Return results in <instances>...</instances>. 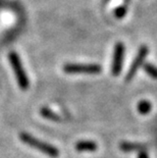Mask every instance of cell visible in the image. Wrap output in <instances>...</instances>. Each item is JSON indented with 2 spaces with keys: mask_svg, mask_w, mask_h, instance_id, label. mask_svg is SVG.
Listing matches in <instances>:
<instances>
[{
  "mask_svg": "<svg viewBox=\"0 0 157 158\" xmlns=\"http://www.w3.org/2000/svg\"><path fill=\"white\" fill-rule=\"evenodd\" d=\"M75 149L78 152H95L98 149V145L94 141L91 140H82L76 143Z\"/></svg>",
  "mask_w": 157,
  "mask_h": 158,
  "instance_id": "8992f818",
  "label": "cell"
},
{
  "mask_svg": "<svg viewBox=\"0 0 157 158\" xmlns=\"http://www.w3.org/2000/svg\"><path fill=\"white\" fill-rule=\"evenodd\" d=\"M143 69H144V72L147 75L151 77L152 79L157 80V66L152 64V63L145 62L144 64H143Z\"/></svg>",
  "mask_w": 157,
  "mask_h": 158,
  "instance_id": "30bf717a",
  "label": "cell"
},
{
  "mask_svg": "<svg viewBox=\"0 0 157 158\" xmlns=\"http://www.w3.org/2000/svg\"><path fill=\"white\" fill-rule=\"evenodd\" d=\"M138 158H149V157H148V154L146 153V151L143 150V151H140L139 152Z\"/></svg>",
  "mask_w": 157,
  "mask_h": 158,
  "instance_id": "7c38bea8",
  "label": "cell"
},
{
  "mask_svg": "<svg viewBox=\"0 0 157 158\" xmlns=\"http://www.w3.org/2000/svg\"><path fill=\"white\" fill-rule=\"evenodd\" d=\"M40 114H41V116H43L44 118L51 120V122L58 123L61 120L60 116H59L55 111H53L52 109L48 108V107H42V108L40 109Z\"/></svg>",
  "mask_w": 157,
  "mask_h": 158,
  "instance_id": "ba28073f",
  "label": "cell"
},
{
  "mask_svg": "<svg viewBox=\"0 0 157 158\" xmlns=\"http://www.w3.org/2000/svg\"><path fill=\"white\" fill-rule=\"evenodd\" d=\"M147 148L146 145L142 143H130L122 142L119 144V149L123 152H133V151H143Z\"/></svg>",
  "mask_w": 157,
  "mask_h": 158,
  "instance_id": "52a82bcc",
  "label": "cell"
},
{
  "mask_svg": "<svg viewBox=\"0 0 157 158\" xmlns=\"http://www.w3.org/2000/svg\"><path fill=\"white\" fill-rule=\"evenodd\" d=\"M126 47L122 42H118L114 46L112 56V63H111V73L112 76L118 77L121 75L122 69L123 57H125Z\"/></svg>",
  "mask_w": 157,
  "mask_h": 158,
  "instance_id": "5b68a950",
  "label": "cell"
},
{
  "mask_svg": "<svg viewBox=\"0 0 157 158\" xmlns=\"http://www.w3.org/2000/svg\"><path fill=\"white\" fill-rule=\"evenodd\" d=\"M149 53V48L147 45H142L141 47L139 48L138 52H137V55L136 57L134 58L133 62L130 69L128 70L126 75V82L129 83L134 79V77L136 76V73H138V70L140 69V68L145 63V59L147 55Z\"/></svg>",
  "mask_w": 157,
  "mask_h": 158,
  "instance_id": "277c9868",
  "label": "cell"
},
{
  "mask_svg": "<svg viewBox=\"0 0 157 158\" xmlns=\"http://www.w3.org/2000/svg\"><path fill=\"white\" fill-rule=\"evenodd\" d=\"M152 109V104L148 100H141L139 101L138 105H137V110L142 115H146V114L150 113Z\"/></svg>",
  "mask_w": 157,
  "mask_h": 158,
  "instance_id": "9c48e42d",
  "label": "cell"
},
{
  "mask_svg": "<svg viewBox=\"0 0 157 158\" xmlns=\"http://www.w3.org/2000/svg\"><path fill=\"white\" fill-rule=\"evenodd\" d=\"M129 2H130V0H123V3H122V4L128 5V4H129Z\"/></svg>",
  "mask_w": 157,
  "mask_h": 158,
  "instance_id": "4fadbf2b",
  "label": "cell"
},
{
  "mask_svg": "<svg viewBox=\"0 0 157 158\" xmlns=\"http://www.w3.org/2000/svg\"><path fill=\"white\" fill-rule=\"evenodd\" d=\"M8 60L13 69V73H14L19 87L22 90L27 91L30 87V81H29L28 75H27L25 72L24 66H23L21 57L19 56V54L16 52L11 51V52H9V54H8Z\"/></svg>",
  "mask_w": 157,
  "mask_h": 158,
  "instance_id": "7a4b0ae2",
  "label": "cell"
},
{
  "mask_svg": "<svg viewBox=\"0 0 157 158\" xmlns=\"http://www.w3.org/2000/svg\"><path fill=\"white\" fill-rule=\"evenodd\" d=\"M126 12H128V5H125V4H122L121 6L116 7L113 11V15L115 16L116 19H121L122 18H125Z\"/></svg>",
  "mask_w": 157,
  "mask_h": 158,
  "instance_id": "8fae6325",
  "label": "cell"
},
{
  "mask_svg": "<svg viewBox=\"0 0 157 158\" xmlns=\"http://www.w3.org/2000/svg\"><path fill=\"white\" fill-rule=\"evenodd\" d=\"M19 139L26 145L34 148V149L40 151L41 153L45 154V155H47L49 157L57 158L59 156V150L56 147H54L49 143L44 142V141L37 139V138L33 137L28 133H21L19 134Z\"/></svg>",
  "mask_w": 157,
  "mask_h": 158,
  "instance_id": "6da1fadb",
  "label": "cell"
},
{
  "mask_svg": "<svg viewBox=\"0 0 157 158\" xmlns=\"http://www.w3.org/2000/svg\"><path fill=\"white\" fill-rule=\"evenodd\" d=\"M63 72L68 75H99L102 66L97 63H66Z\"/></svg>",
  "mask_w": 157,
  "mask_h": 158,
  "instance_id": "3957f363",
  "label": "cell"
},
{
  "mask_svg": "<svg viewBox=\"0 0 157 158\" xmlns=\"http://www.w3.org/2000/svg\"><path fill=\"white\" fill-rule=\"evenodd\" d=\"M107 1H109V0H104V2H107Z\"/></svg>",
  "mask_w": 157,
  "mask_h": 158,
  "instance_id": "5bb4252c",
  "label": "cell"
}]
</instances>
